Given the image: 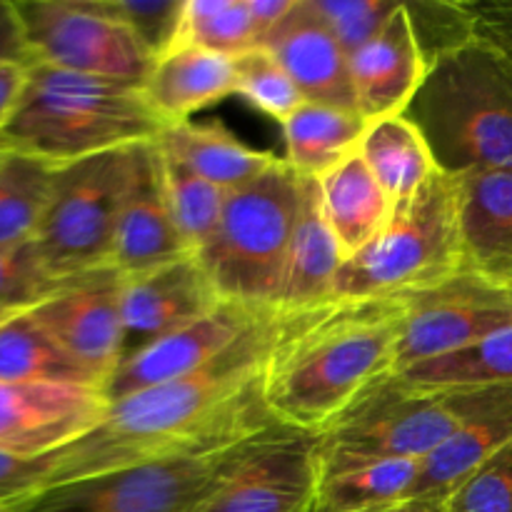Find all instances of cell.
Listing matches in <instances>:
<instances>
[{
    "label": "cell",
    "instance_id": "6da1fadb",
    "mask_svg": "<svg viewBox=\"0 0 512 512\" xmlns=\"http://www.w3.org/2000/svg\"><path fill=\"white\" fill-rule=\"evenodd\" d=\"M278 315L198 373L110 403L98 428L60 448L58 483L193 458L283 428L263 400L265 355Z\"/></svg>",
    "mask_w": 512,
    "mask_h": 512
},
{
    "label": "cell",
    "instance_id": "7a4b0ae2",
    "mask_svg": "<svg viewBox=\"0 0 512 512\" xmlns=\"http://www.w3.org/2000/svg\"><path fill=\"white\" fill-rule=\"evenodd\" d=\"M400 298H333L280 313L263 368L273 420L323 435L363 390L395 373Z\"/></svg>",
    "mask_w": 512,
    "mask_h": 512
},
{
    "label": "cell",
    "instance_id": "3957f363",
    "mask_svg": "<svg viewBox=\"0 0 512 512\" xmlns=\"http://www.w3.org/2000/svg\"><path fill=\"white\" fill-rule=\"evenodd\" d=\"M165 130L143 85L95 78L33 60L23 98L0 133V148L20 150L53 168L130 145Z\"/></svg>",
    "mask_w": 512,
    "mask_h": 512
},
{
    "label": "cell",
    "instance_id": "277c9868",
    "mask_svg": "<svg viewBox=\"0 0 512 512\" xmlns=\"http://www.w3.org/2000/svg\"><path fill=\"white\" fill-rule=\"evenodd\" d=\"M405 115L440 170L512 173V58L488 40L440 58Z\"/></svg>",
    "mask_w": 512,
    "mask_h": 512
},
{
    "label": "cell",
    "instance_id": "5b68a950",
    "mask_svg": "<svg viewBox=\"0 0 512 512\" xmlns=\"http://www.w3.org/2000/svg\"><path fill=\"white\" fill-rule=\"evenodd\" d=\"M460 198V175L435 170L413 198L395 203L383 235L345 260L335 298H403L463 273Z\"/></svg>",
    "mask_w": 512,
    "mask_h": 512
},
{
    "label": "cell",
    "instance_id": "8992f818",
    "mask_svg": "<svg viewBox=\"0 0 512 512\" xmlns=\"http://www.w3.org/2000/svg\"><path fill=\"white\" fill-rule=\"evenodd\" d=\"M300 208V175L283 158L228 193L220 223L198 250L220 298L275 310Z\"/></svg>",
    "mask_w": 512,
    "mask_h": 512
},
{
    "label": "cell",
    "instance_id": "52a82bcc",
    "mask_svg": "<svg viewBox=\"0 0 512 512\" xmlns=\"http://www.w3.org/2000/svg\"><path fill=\"white\" fill-rule=\"evenodd\" d=\"M498 385L423 388L398 373L375 380L320 435L325 455L423 463L475 413L493 400Z\"/></svg>",
    "mask_w": 512,
    "mask_h": 512
},
{
    "label": "cell",
    "instance_id": "ba28073f",
    "mask_svg": "<svg viewBox=\"0 0 512 512\" xmlns=\"http://www.w3.org/2000/svg\"><path fill=\"white\" fill-rule=\"evenodd\" d=\"M133 148L110 150L55 170L35 245L53 278L113 265L115 228L133 168Z\"/></svg>",
    "mask_w": 512,
    "mask_h": 512
},
{
    "label": "cell",
    "instance_id": "9c48e42d",
    "mask_svg": "<svg viewBox=\"0 0 512 512\" xmlns=\"http://www.w3.org/2000/svg\"><path fill=\"white\" fill-rule=\"evenodd\" d=\"M258 438L193 458L58 483L13 512H198Z\"/></svg>",
    "mask_w": 512,
    "mask_h": 512
},
{
    "label": "cell",
    "instance_id": "30bf717a",
    "mask_svg": "<svg viewBox=\"0 0 512 512\" xmlns=\"http://www.w3.org/2000/svg\"><path fill=\"white\" fill-rule=\"evenodd\" d=\"M33 60L143 85L155 58L103 0H15Z\"/></svg>",
    "mask_w": 512,
    "mask_h": 512
},
{
    "label": "cell",
    "instance_id": "8fae6325",
    "mask_svg": "<svg viewBox=\"0 0 512 512\" xmlns=\"http://www.w3.org/2000/svg\"><path fill=\"white\" fill-rule=\"evenodd\" d=\"M395 373L448 358L512 325V290L473 273H458L438 285L400 298Z\"/></svg>",
    "mask_w": 512,
    "mask_h": 512
},
{
    "label": "cell",
    "instance_id": "7c38bea8",
    "mask_svg": "<svg viewBox=\"0 0 512 512\" xmlns=\"http://www.w3.org/2000/svg\"><path fill=\"white\" fill-rule=\"evenodd\" d=\"M320 435L273 428L260 435L198 512H313Z\"/></svg>",
    "mask_w": 512,
    "mask_h": 512
},
{
    "label": "cell",
    "instance_id": "4fadbf2b",
    "mask_svg": "<svg viewBox=\"0 0 512 512\" xmlns=\"http://www.w3.org/2000/svg\"><path fill=\"white\" fill-rule=\"evenodd\" d=\"M123 273L110 268L60 280L58 288L28 310L50 338L105 385L123 360Z\"/></svg>",
    "mask_w": 512,
    "mask_h": 512
},
{
    "label": "cell",
    "instance_id": "5bb4252c",
    "mask_svg": "<svg viewBox=\"0 0 512 512\" xmlns=\"http://www.w3.org/2000/svg\"><path fill=\"white\" fill-rule=\"evenodd\" d=\"M275 313L278 310H255L248 305L223 300L205 318L195 320V323L185 325V328L150 343L148 348L120 360L118 368L103 385L105 398L115 403V400L140 393V390L198 373Z\"/></svg>",
    "mask_w": 512,
    "mask_h": 512
},
{
    "label": "cell",
    "instance_id": "9a60e30c",
    "mask_svg": "<svg viewBox=\"0 0 512 512\" xmlns=\"http://www.w3.org/2000/svg\"><path fill=\"white\" fill-rule=\"evenodd\" d=\"M110 408L103 388L50 383H0V450L45 455L100 425Z\"/></svg>",
    "mask_w": 512,
    "mask_h": 512
},
{
    "label": "cell",
    "instance_id": "2e32d148",
    "mask_svg": "<svg viewBox=\"0 0 512 512\" xmlns=\"http://www.w3.org/2000/svg\"><path fill=\"white\" fill-rule=\"evenodd\" d=\"M223 303L198 255L138 275H123V360L195 323Z\"/></svg>",
    "mask_w": 512,
    "mask_h": 512
},
{
    "label": "cell",
    "instance_id": "e0dca14e",
    "mask_svg": "<svg viewBox=\"0 0 512 512\" xmlns=\"http://www.w3.org/2000/svg\"><path fill=\"white\" fill-rule=\"evenodd\" d=\"M193 255L170 213L155 140L133 148L128 188L120 205L113 243V268L138 275Z\"/></svg>",
    "mask_w": 512,
    "mask_h": 512
},
{
    "label": "cell",
    "instance_id": "ac0fdd59",
    "mask_svg": "<svg viewBox=\"0 0 512 512\" xmlns=\"http://www.w3.org/2000/svg\"><path fill=\"white\" fill-rule=\"evenodd\" d=\"M428 78V63L415 38L405 3L368 45L350 55L355 108L368 123L405 115Z\"/></svg>",
    "mask_w": 512,
    "mask_h": 512
},
{
    "label": "cell",
    "instance_id": "d6986e66",
    "mask_svg": "<svg viewBox=\"0 0 512 512\" xmlns=\"http://www.w3.org/2000/svg\"><path fill=\"white\" fill-rule=\"evenodd\" d=\"M260 48H268L278 58L308 103L358 110L348 53L315 13L310 0H298Z\"/></svg>",
    "mask_w": 512,
    "mask_h": 512
},
{
    "label": "cell",
    "instance_id": "ffe728a7",
    "mask_svg": "<svg viewBox=\"0 0 512 512\" xmlns=\"http://www.w3.org/2000/svg\"><path fill=\"white\" fill-rule=\"evenodd\" d=\"M460 180L463 270L512 290V173L473 170Z\"/></svg>",
    "mask_w": 512,
    "mask_h": 512
},
{
    "label": "cell",
    "instance_id": "44dd1931",
    "mask_svg": "<svg viewBox=\"0 0 512 512\" xmlns=\"http://www.w3.org/2000/svg\"><path fill=\"white\" fill-rule=\"evenodd\" d=\"M345 258L323 213L318 180L300 178V208L280 285L278 313H298L335 298Z\"/></svg>",
    "mask_w": 512,
    "mask_h": 512
},
{
    "label": "cell",
    "instance_id": "7402d4cb",
    "mask_svg": "<svg viewBox=\"0 0 512 512\" xmlns=\"http://www.w3.org/2000/svg\"><path fill=\"white\" fill-rule=\"evenodd\" d=\"M508 443H512V385H498L493 400L420 463L413 498L443 503Z\"/></svg>",
    "mask_w": 512,
    "mask_h": 512
},
{
    "label": "cell",
    "instance_id": "603a6c76",
    "mask_svg": "<svg viewBox=\"0 0 512 512\" xmlns=\"http://www.w3.org/2000/svg\"><path fill=\"white\" fill-rule=\"evenodd\" d=\"M143 95L168 125L188 123L190 115L235 95L233 58L198 48H173L155 58Z\"/></svg>",
    "mask_w": 512,
    "mask_h": 512
},
{
    "label": "cell",
    "instance_id": "cb8c5ba5",
    "mask_svg": "<svg viewBox=\"0 0 512 512\" xmlns=\"http://www.w3.org/2000/svg\"><path fill=\"white\" fill-rule=\"evenodd\" d=\"M155 143L163 153L198 173L200 178L223 188L225 193L245 188L280 160L270 150H255L245 145L220 120L213 123L188 120V123L168 125L155 138Z\"/></svg>",
    "mask_w": 512,
    "mask_h": 512
},
{
    "label": "cell",
    "instance_id": "d4e9b609",
    "mask_svg": "<svg viewBox=\"0 0 512 512\" xmlns=\"http://www.w3.org/2000/svg\"><path fill=\"white\" fill-rule=\"evenodd\" d=\"M323 213L343 258H353L383 235L395 203L358 153L318 178Z\"/></svg>",
    "mask_w": 512,
    "mask_h": 512
},
{
    "label": "cell",
    "instance_id": "484cf974",
    "mask_svg": "<svg viewBox=\"0 0 512 512\" xmlns=\"http://www.w3.org/2000/svg\"><path fill=\"white\" fill-rule=\"evenodd\" d=\"M323 448V445H320ZM420 463L325 455L313 512H375L413 498Z\"/></svg>",
    "mask_w": 512,
    "mask_h": 512
},
{
    "label": "cell",
    "instance_id": "4316f807",
    "mask_svg": "<svg viewBox=\"0 0 512 512\" xmlns=\"http://www.w3.org/2000/svg\"><path fill=\"white\" fill-rule=\"evenodd\" d=\"M368 120L358 110L303 103L283 123V160L300 178H323L358 153Z\"/></svg>",
    "mask_w": 512,
    "mask_h": 512
},
{
    "label": "cell",
    "instance_id": "83f0119b",
    "mask_svg": "<svg viewBox=\"0 0 512 512\" xmlns=\"http://www.w3.org/2000/svg\"><path fill=\"white\" fill-rule=\"evenodd\" d=\"M358 155L393 203L413 198L438 170L428 140L408 115L368 123Z\"/></svg>",
    "mask_w": 512,
    "mask_h": 512
},
{
    "label": "cell",
    "instance_id": "f1b7e54d",
    "mask_svg": "<svg viewBox=\"0 0 512 512\" xmlns=\"http://www.w3.org/2000/svg\"><path fill=\"white\" fill-rule=\"evenodd\" d=\"M0 383L103 388V383L75 363L30 313H18L0 325Z\"/></svg>",
    "mask_w": 512,
    "mask_h": 512
},
{
    "label": "cell",
    "instance_id": "f546056e",
    "mask_svg": "<svg viewBox=\"0 0 512 512\" xmlns=\"http://www.w3.org/2000/svg\"><path fill=\"white\" fill-rule=\"evenodd\" d=\"M53 165L0 148V248L35 240L55 180Z\"/></svg>",
    "mask_w": 512,
    "mask_h": 512
},
{
    "label": "cell",
    "instance_id": "4dcf8cb0",
    "mask_svg": "<svg viewBox=\"0 0 512 512\" xmlns=\"http://www.w3.org/2000/svg\"><path fill=\"white\" fill-rule=\"evenodd\" d=\"M260 45L248 0H185L173 48L238 58ZM170 48V50H173Z\"/></svg>",
    "mask_w": 512,
    "mask_h": 512
},
{
    "label": "cell",
    "instance_id": "1f68e13d",
    "mask_svg": "<svg viewBox=\"0 0 512 512\" xmlns=\"http://www.w3.org/2000/svg\"><path fill=\"white\" fill-rule=\"evenodd\" d=\"M403 375L423 388H478V385H512V325L480 340L463 353L415 365Z\"/></svg>",
    "mask_w": 512,
    "mask_h": 512
},
{
    "label": "cell",
    "instance_id": "d6a6232c",
    "mask_svg": "<svg viewBox=\"0 0 512 512\" xmlns=\"http://www.w3.org/2000/svg\"><path fill=\"white\" fill-rule=\"evenodd\" d=\"M158 145V143H155ZM160 153V173H163L165 198H168L170 213H173L175 225L185 243L190 245L193 253H198L210 235L215 233L220 223V215L225 210L228 193L210 180L200 178L183 163L170 158L168 153L158 148Z\"/></svg>",
    "mask_w": 512,
    "mask_h": 512
},
{
    "label": "cell",
    "instance_id": "836d02e7",
    "mask_svg": "<svg viewBox=\"0 0 512 512\" xmlns=\"http://www.w3.org/2000/svg\"><path fill=\"white\" fill-rule=\"evenodd\" d=\"M235 65V95L248 100L253 108L278 120L280 125L295 113L305 100L288 70L278 63L268 48H253L233 58Z\"/></svg>",
    "mask_w": 512,
    "mask_h": 512
},
{
    "label": "cell",
    "instance_id": "e575fe53",
    "mask_svg": "<svg viewBox=\"0 0 512 512\" xmlns=\"http://www.w3.org/2000/svg\"><path fill=\"white\" fill-rule=\"evenodd\" d=\"M413 23L415 38L425 55L428 70L445 55L465 48L478 38L468 0H403Z\"/></svg>",
    "mask_w": 512,
    "mask_h": 512
},
{
    "label": "cell",
    "instance_id": "d590c367",
    "mask_svg": "<svg viewBox=\"0 0 512 512\" xmlns=\"http://www.w3.org/2000/svg\"><path fill=\"white\" fill-rule=\"evenodd\" d=\"M58 285L35 240L0 248V313H28Z\"/></svg>",
    "mask_w": 512,
    "mask_h": 512
},
{
    "label": "cell",
    "instance_id": "8d00e7d4",
    "mask_svg": "<svg viewBox=\"0 0 512 512\" xmlns=\"http://www.w3.org/2000/svg\"><path fill=\"white\" fill-rule=\"evenodd\" d=\"M330 33L350 55L368 45L400 8V0H310Z\"/></svg>",
    "mask_w": 512,
    "mask_h": 512
},
{
    "label": "cell",
    "instance_id": "74e56055",
    "mask_svg": "<svg viewBox=\"0 0 512 512\" xmlns=\"http://www.w3.org/2000/svg\"><path fill=\"white\" fill-rule=\"evenodd\" d=\"M443 512H512V443L485 460L440 503Z\"/></svg>",
    "mask_w": 512,
    "mask_h": 512
},
{
    "label": "cell",
    "instance_id": "f35d334b",
    "mask_svg": "<svg viewBox=\"0 0 512 512\" xmlns=\"http://www.w3.org/2000/svg\"><path fill=\"white\" fill-rule=\"evenodd\" d=\"M110 15L128 25L153 58L168 53L178 33L185 0H103Z\"/></svg>",
    "mask_w": 512,
    "mask_h": 512
},
{
    "label": "cell",
    "instance_id": "ab89813d",
    "mask_svg": "<svg viewBox=\"0 0 512 512\" xmlns=\"http://www.w3.org/2000/svg\"><path fill=\"white\" fill-rule=\"evenodd\" d=\"M478 38L512 58V0H468Z\"/></svg>",
    "mask_w": 512,
    "mask_h": 512
},
{
    "label": "cell",
    "instance_id": "60d3db41",
    "mask_svg": "<svg viewBox=\"0 0 512 512\" xmlns=\"http://www.w3.org/2000/svg\"><path fill=\"white\" fill-rule=\"evenodd\" d=\"M33 63L15 0H0V65Z\"/></svg>",
    "mask_w": 512,
    "mask_h": 512
},
{
    "label": "cell",
    "instance_id": "b9f144b4",
    "mask_svg": "<svg viewBox=\"0 0 512 512\" xmlns=\"http://www.w3.org/2000/svg\"><path fill=\"white\" fill-rule=\"evenodd\" d=\"M28 63H3L0 65V133L13 118L20 98H23L25 83H28Z\"/></svg>",
    "mask_w": 512,
    "mask_h": 512
},
{
    "label": "cell",
    "instance_id": "7bdbcfd3",
    "mask_svg": "<svg viewBox=\"0 0 512 512\" xmlns=\"http://www.w3.org/2000/svg\"><path fill=\"white\" fill-rule=\"evenodd\" d=\"M248 3H250V13H253V20H255V28H258L260 45H263V40L268 38L270 30H273L275 25H278L280 20L293 10V5L298 3V0H248Z\"/></svg>",
    "mask_w": 512,
    "mask_h": 512
},
{
    "label": "cell",
    "instance_id": "ee69618b",
    "mask_svg": "<svg viewBox=\"0 0 512 512\" xmlns=\"http://www.w3.org/2000/svg\"><path fill=\"white\" fill-rule=\"evenodd\" d=\"M375 512H443L440 510V503H433V500H418V498H408L403 503H395L390 508L375 510Z\"/></svg>",
    "mask_w": 512,
    "mask_h": 512
},
{
    "label": "cell",
    "instance_id": "f6af8a7d",
    "mask_svg": "<svg viewBox=\"0 0 512 512\" xmlns=\"http://www.w3.org/2000/svg\"><path fill=\"white\" fill-rule=\"evenodd\" d=\"M13 315H18V313H0V325H3L8 318H13Z\"/></svg>",
    "mask_w": 512,
    "mask_h": 512
},
{
    "label": "cell",
    "instance_id": "bcb514c9",
    "mask_svg": "<svg viewBox=\"0 0 512 512\" xmlns=\"http://www.w3.org/2000/svg\"><path fill=\"white\" fill-rule=\"evenodd\" d=\"M0 512H13V508H0Z\"/></svg>",
    "mask_w": 512,
    "mask_h": 512
}]
</instances>
